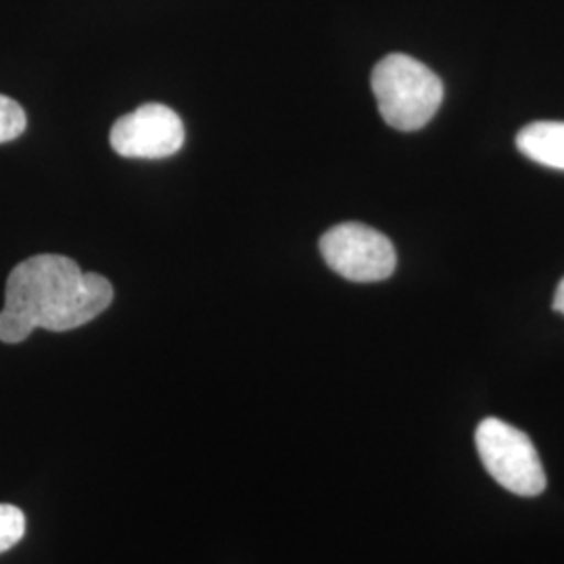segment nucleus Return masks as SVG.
<instances>
[{
  "mask_svg": "<svg viewBox=\"0 0 564 564\" xmlns=\"http://www.w3.org/2000/svg\"><path fill=\"white\" fill-rule=\"evenodd\" d=\"M113 302V286L101 274L82 272L65 256H34L7 279L0 310V341H25L36 328L65 333L95 321Z\"/></svg>",
  "mask_w": 564,
  "mask_h": 564,
  "instance_id": "nucleus-1",
  "label": "nucleus"
},
{
  "mask_svg": "<svg viewBox=\"0 0 564 564\" xmlns=\"http://www.w3.org/2000/svg\"><path fill=\"white\" fill-rule=\"evenodd\" d=\"M372 93L383 120L402 132L421 130L444 101V84L435 72L410 55L393 53L372 69Z\"/></svg>",
  "mask_w": 564,
  "mask_h": 564,
  "instance_id": "nucleus-2",
  "label": "nucleus"
},
{
  "mask_svg": "<svg viewBox=\"0 0 564 564\" xmlns=\"http://www.w3.org/2000/svg\"><path fill=\"white\" fill-rule=\"evenodd\" d=\"M475 442L487 473L508 491L523 498L544 491V466L523 431L498 419H485L477 429Z\"/></svg>",
  "mask_w": 564,
  "mask_h": 564,
  "instance_id": "nucleus-3",
  "label": "nucleus"
},
{
  "mask_svg": "<svg viewBox=\"0 0 564 564\" xmlns=\"http://www.w3.org/2000/svg\"><path fill=\"white\" fill-rule=\"evenodd\" d=\"M326 265L351 282H379L395 272L398 253L383 232L360 223H345L326 230L321 239Z\"/></svg>",
  "mask_w": 564,
  "mask_h": 564,
  "instance_id": "nucleus-4",
  "label": "nucleus"
},
{
  "mask_svg": "<svg viewBox=\"0 0 564 564\" xmlns=\"http://www.w3.org/2000/svg\"><path fill=\"white\" fill-rule=\"evenodd\" d=\"M109 142L121 158L163 160L184 144L181 116L160 102H147L113 123Z\"/></svg>",
  "mask_w": 564,
  "mask_h": 564,
  "instance_id": "nucleus-5",
  "label": "nucleus"
},
{
  "mask_svg": "<svg viewBox=\"0 0 564 564\" xmlns=\"http://www.w3.org/2000/svg\"><path fill=\"white\" fill-rule=\"evenodd\" d=\"M517 147L531 162L564 172V121H533L517 137Z\"/></svg>",
  "mask_w": 564,
  "mask_h": 564,
  "instance_id": "nucleus-6",
  "label": "nucleus"
},
{
  "mask_svg": "<svg viewBox=\"0 0 564 564\" xmlns=\"http://www.w3.org/2000/svg\"><path fill=\"white\" fill-rule=\"evenodd\" d=\"M25 535V514L18 506L0 505V554L20 544Z\"/></svg>",
  "mask_w": 564,
  "mask_h": 564,
  "instance_id": "nucleus-7",
  "label": "nucleus"
},
{
  "mask_svg": "<svg viewBox=\"0 0 564 564\" xmlns=\"http://www.w3.org/2000/svg\"><path fill=\"white\" fill-rule=\"evenodd\" d=\"M28 118L20 102L0 95V144L15 141L25 132Z\"/></svg>",
  "mask_w": 564,
  "mask_h": 564,
  "instance_id": "nucleus-8",
  "label": "nucleus"
},
{
  "mask_svg": "<svg viewBox=\"0 0 564 564\" xmlns=\"http://www.w3.org/2000/svg\"><path fill=\"white\" fill-rule=\"evenodd\" d=\"M554 310L558 312V314H563L564 316V279L558 284V289H556V295H554Z\"/></svg>",
  "mask_w": 564,
  "mask_h": 564,
  "instance_id": "nucleus-9",
  "label": "nucleus"
}]
</instances>
